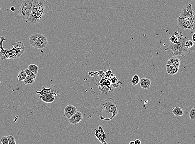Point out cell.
I'll return each instance as SVG.
<instances>
[{
    "label": "cell",
    "instance_id": "obj_1",
    "mask_svg": "<svg viewBox=\"0 0 195 144\" xmlns=\"http://www.w3.org/2000/svg\"><path fill=\"white\" fill-rule=\"evenodd\" d=\"M94 103L92 106V113L95 117H100L101 120L105 121H110L117 116L119 109L117 103L112 97H109L105 101L100 99H95Z\"/></svg>",
    "mask_w": 195,
    "mask_h": 144
},
{
    "label": "cell",
    "instance_id": "obj_2",
    "mask_svg": "<svg viewBox=\"0 0 195 144\" xmlns=\"http://www.w3.org/2000/svg\"><path fill=\"white\" fill-rule=\"evenodd\" d=\"M6 40L3 36L0 37V47L1 51L0 52V58L1 60H4L8 59H17L24 53L25 47L22 41H19L12 44L13 48L12 49L6 50L3 46V41Z\"/></svg>",
    "mask_w": 195,
    "mask_h": 144
},
{
    "label": "cell",
    "instance_id": "obj_3",
    "mask_svg": "<svg viewBox=\"0 0 195 144\" xmlns=\"http://www.w3.org/2000/svg\"><path fill=\"white\" fill-rule=\"evenodd\" d=\"M179 42L176 44L168 42V47L172 51L174 55L183 56L186 54L188 51V49L185 46L187 38L182 35L181 33H179Z\"/></svg>",
    "mask_w": 195,
    "mask_h": 144
},
{
    "label": "cell",
    "instance_id": "obj_4",
    "mask_svg": "<svg viewBox=\"0 0 195 144\" xmlns=\"http://www.w3.org/2000/svg\"><path fill=\"white\" fill-rule=\"evenodd\" d=\"M29 43L31 47L37 49H42L48 45V40L43 34L36 33L32 34L29 39Z\"/></svg>",
    "mask_w": 195,
    "mask_h": 144
},
{
    "label": "cell",
    "instance_id": "obj_5",
    "mask_svg": "<svg viewBox=\"0 0 195 144\" xmlns=\"http://www.w3.org/2000/svg\"><path fill=\"white\" fill-rule=\"evenodd\" d=\"M53 12H42L32 8V12L27 21L32 24L39 23L45 21L47 19H51Z\"/></svg>",
    "mask_w": 195,
    "mask_h": 144
},
{
    "label": "cell",
    "instance_id": "obj_6",
    "mask_svg": "<svg viewBox=\"0 0 195 144\" xmlns=\"http://www.w3.org/2000/svg\"><path fill=\"white\" fill-rule=\"evenodd\" d=\"M32 4L33 0L23 1L19 10V14L22 19L28 21L32 12Z\"/></svg>",
    "mask_w": 195,
    "mask_h": 144
},
{
    "label": "cell",
    "instance_id": "obj_7",
    "mask_svg": "<svg viewBox=\"0 0 195 144\" xmlns=\"http://www.w3.org/2000/svg\"><path fill=\"white\" fill-rule=\"evenodd\" d=\"M32 8L42 12H53L52 4L45 0H33Z\"/></svg>",
    "mask_w": 195,
    "mask_h": 144
},
{
    "label": "cell",
    "instance_id": "obj_8",
    "mask_svg": "<svg viewBox=\"0 0 195 144\" xmlns=\"http://www.w3.org/2000/svg\"><path fill=\"white\" fill-rule=\"evenodd\" d=\"M195 15V12L192 9V5L188 4L183 6L181 10L179 18L181 19H189Z\"/></svg>",
    "mask_w": 195,
    "mask_h": 144
},
{
    "label": "cell",
    "instance_id": "obj_9",
    "mask_svg": "<svg viewBox=\"0 0 195 144\" xmlns=\"http://www.w3.org/2000/svg\"><path fill=\"white\" fill-rule=\"evenodd\" d=\"M43 89L40 91H36V93L40 94V96L47 94H50L54 95L55 96L59 94L60 89L57 86L52 85L49 88H45V86H43Z\"/></svg>",
    "mask_w": 195,
    "mask_h": 144
},
{
    "label": "cell",
    "instance_id": "obj_10",
    "mask_svg": "<svg viewBox=\"0 0 195 144\" xmlns=\"http://www.w3.org/2000/svg\"><path fill=\"white\" fill-rule=\"evenodd\" d=\"M177 25L178 27L181 28L194 31V27L191 19H181L178 17L177 19Z\"/></svg>",
    "mask_w": 195,
    "mask_h": 144
},
{
    "label": "cell",
    "instance_id": "obj_11",
    "mask_svg": "<svg viewBox=\"0 0 195 144\" xmlns=\"http://www.w3.org/2000/svg\"><path fill=\"white\" fill-rule=\"evenodd\" d=\"M96 130L95 136L97 139L101 143L103 144H107V143L105 141V134L104 130L103 127L102 126H99V129H94Z\"/></svg>",
    "mask_w": 195,
    "mask_h": 144
},
{
    "label": "cell",
    "instance_id": "obj_12",
    "mask_svg": "<svg viewBox=\"0 0 195 144\" xmlns=\"http://www.w3.org/2000/svg\"><path fill=\"white\" fill-rule=\"evenodd\" d=\"M77 111L76 107L72 105H67L64 109V116L67 119H70Z\"/></svg>",
    "mask_w": 195,
    "mask_h": 144
},
{
    "label": "cell",
    "instance_id": "obj_13",
    "mask_svg": "<svg viewBox=\"0 0 195 144\" xmlns=\"http://www.w3.org/2000/svg\"><path fill=\"white\" fill-rule=\"evenodd\" d=\"M83 115L81 112L77 111L71 118L69 119V123L72 125H76L82 121Z\"/></svg>",
    "mask_w": 195,
    "mask_h": 144
},
{
    "label": "cell",
    "instance_id": "obj_14",
    "mask_svg": "<svg viewBox=\"0 0 195 144\" xmlns=\"http://www.w3.org/2000/svg\"><path fill=\"white\" fill-rule=\"evenodd\" d=\"M40 98L43 102L47 103H51L55 100V96L50 94H45L40 96Z\"/></svg>",
    "mask_w": 195,
    "mask_h": 144
},
{
    "label": "cell",
    "instance_id": "obj_15",
    "mask_svg": "<svg viewBox=\"0 0 195 144\" xmlns=\"http://www.w3.org/2000/svg\"><path fill=\"white\" fill-rule=\"evenodd\" d=\"M140 86L144 89H149L151 84V81L147 78H142L140 80Z\"/></svg>",
    "mask_w": 195,
    "mask_h": 144
},
{
    "label": "cell",
    "instance_id": "obj_16",
    "mask_svg": "<svg viewBox=\"0 0 195 144\" xmlns=\"http://www.w3.org/2000/svg\"><path fill=\"white\" fill-rule=\"evenodd\" d=\"M166 72L168 74L174 75L178 72L179 67L170 65H166Z\"/></svg>",
    "mask_w": 195,
    "mask_h": 144
},
{
    "label": "cell",
    "instance_id": "obj_17",
    "mask_svg": "<svg viewBox=\"0 0 195 144\" xmlns=\"http://www.w3.org/2000/svg\"><path fill=\"white\" fill-rule=\"evenodd\" d=\"M181 64V60L176 56H172L167 61V65H172L179 67Z\"/></svg>",
    "mask_w": 195,
    "mask_h": 144
},
{
    "label": "cell",
    "instance_id": "obj_18",
    "mask_svg": "<svg viewBox=\"0 0 195 144\" xmlns=\"http://www.w3.org/2000/svg\"><path fill=\"white\" fill-rule=\"evenodd\" d=\"M179 32H176L173 34H172L169 38V42L174 44H176L178 43L179 41Z\"/></svg>",
    "mask_w": 195,
    "mask_h": 144
},
{
    "label": "cell",
    "instance_id": "obj_19",
    "mask_svg": "<svg viewBox=\"0 0 195 144\" xmlns=\"http://www.w3.org/2000/svg\"><path fill=\"white\" fill-rule=\"evenodd\" d=\"M173 114L175 116L177 117L181 116L183 115V110L181 107H176L173 109Z\"/></svg>",
    "mask_w": 195,
    "mask_h": 144
},
{
    "label": "cell",
    "instance_id": "obj_20",
    "mask_svg": "<svg viewBox=\"0 0 195 144\" xmlns=\"http://www.w3.org/2000/svg\"><path fill=\"white\" fill-rule=\"evenodd\" d=\"M27 76V75L25 71L24 70H21V71H19V74H18V80L19 81H23Z\"/></svg>",
    "mask_w": 195,
    "mask_h": 144
},
{
    "label": "cell",
    "instance_id": "obj_21",
    "mask_svg": "<svg viewBox=\"0 0 195 144\" xmlns=\"http://www.w3.org/2000/svg\"><path fill=\"white\" fill-rule=\"evenodd\" d=\"M28 69L32 71V72L37 75L39 71V67L34 64H30L29 65Z\"/></svg>",
    "mask_w": 195,
    "mask_h": 144
},
{
    "label": "cell",
    "instance_id": "obj_22",
    "mask_svg": "<svg viewBox=\"0 0 195 144\" xmlns=\"http://www.w3.org/2000/svg\"><path fill=\"white\" fill-rule=\"evenodd\" d=\"M35 79L32 77L27 76L24 80L23 81L25 85L32 84L35 82Z\"/></svg>",
    "mask_w": 195,
    "mask_h": 144
},
{
    "label": "cell",
    "instance_id": "obj_23",
    "mask_svg": "<svg viewBox=\"0 0 195 144\" xmlns=\"http://www.w3.org/2000/svg\"><path fill=\"white\" fill-rule=\"evenodd\" d=\"M140 78L137 74L134 75L132 79V83L133 86H135L137 85L140 82Z\"/></svg>",
    "mask_w": 195,
    "mask_h": 144
},
{
    "label": "cell",
    "instance_id": "obj_24",
    "mask_svg": "<svg viewBox=\"0 0 195 144\" xmlns=\"http://www.w3.org/2000/svg\"><path fill=\"white\" fill-rule=\"evenodd\" d=\"M193 41H192V40H188L187 39V40H186V42L185 43V46L187 48L190 49L191 50L192 48H193L194 46V43Z\"/></svg>",
    "mask_w": 195,
    "mask_h": 144
},
{
    "label": "cell",
    "instance_id": "obj_25",
    "mask_svg": "<svg viewBox=\"0 0 195 144\" xmlns=\"http://www.w3.org/2000/svg\"><path fill=\"white\" fill-rule=\"evenodd\" d=\"M189 118L192 120H195V107H193L189 111Z\"/></svg>",
    "mask_w": 195,
    "mask_h": 144
},
{
    "label": "cell",
    "instance_id": "obj_26",
    "mask_svg": "<svg viewBox=\"0 0 195 144\" xmlns=\"http://www.w3.org/2000/svg\"><path fill=\"white\" fill-rule=\"evenodd\" d=\"M25 71L26 73L27 76H29L32 77L34 79H35L36 78V77H37V75L35 74L34 73L32 72V71L29 70L28 68L27 69H25Z\"/></svg>",
    "mask_w": 195,
    "mask_h": 144
},
{
    "label": "cell",
    "instance_id": "obj_27",
    "mask_svg": "<svg viewBox=\"0 0 195 144\" xmlns=\"http://www.w3.org/2000/svg\"><path fill=\"white\" fill-rule=\"evenodd\" d=\"M7 138L8 139L9 144H16V141H15V138L12 135H8V136H7Z\"/></svg>",
    "mask_w": 195,
    "mask_h": 144
},
{
    "label": "cell",
    "instance_id": "obj_28",
    "mask_svg": "<svg viewBox=\"0 0 195 144\" xmlns=\"http://www.w3.org/2000/svg\"><path fill=\"white\" fill-rule=\"evenodd\" d=\"M1 141L2 144H9L8 139L7 137L6 136H4L1 138Z\"/></svg>",
    "mask_w": 195,
    "mask_h": 144
},
{
    "label": "cell",
    "instance_id": "obj_29",
    "mask_svg": "<svg viewBox=\"0 0 195 144\" xmlns=\"http://www.w3.org/2000/svg\"><path fill=\"white\" fill-rule=\"evenodd\" d=\"M121 81L120 80V79H119L118 81H117L116 83L112 84V86H113L114 88H117V87H118L120 86V83H121Z\"/></svg>",
    "mask_w": 195,
    "mask_h": 144
},
{
    "label": "cell",
    "instance_id": "obj_30",
    "mask_svg": "<svg viewBox=\"0 0 195 144\" xmlns=\"http://www.w3.org/2000/svg\"><path fill=\"white\" fill-rule=\"evenodd\" d=\"M112 71L109 70H107L106 72V74H105V77L107 78L110 79V77H111V75H112Z\"/></svg>",
    "mask_w": 195,
    "mask_h": 144
},
{
    "label": "cell",
    "instance_id": "obj_31",
    "mask_svg": "<svg viewBox=\"0 0 195 144\" xmlns=\"http://www.w3.org/2000/svg\"><path fill=\"white\" fill-rule=\"evenodd\" d=\"M192 21L193 27H194V30H195V15H194L192 18H190Z\"/></svg>",
    "mask_w": 195,
    "mask_h": 144
},
{
    "label": "cell",
    "instance_id": "obj_32",
    "mask_svg": "<svg viewBox=\"0 0 195 144\" xmlns=\"http://www.w3.org/2000/svg\"><path fill=\"white\" fill-rule=\"evenodd\" d=\"M134 143H135V144H141V142L140 140H139V139H137V140H136L134 141Z\"/></svg>",
    "mask_w": 195,
    "mask_h": 144
},
{
    "label": "cell",
    "instance_id": "obj_33",
    "mask_svg": "<svg viewBox=\"0 0 195 144\" xmlns=\"http://www.w3.org/2000/svg\"><path fill=\"white\" fill-rule=\"evenodd\" d=\"M192 39L193 42H194V43H195V32H194V33L193 34V35H192Z\"/></svg>",
    "mask_w": 195,
    "mask_h": 144
},
{
    "label": "cell",
    "instance_id": "obj_34",
    "mask_svg": "<svg viewBox=\"0 0 195 144\" xmlns=\"http://www.w3.org/2000/svg\"><path fill=\"white\" fill-rule=\"evenodd\" d=\"M10 10H11V11H12V12H14L15 10V8L14 7V6L11 7L10 8Z\"/></svg>",
    "mask_w": 195,
    "mask_h": 144
},
{
    "label": "cell",
    "instance_id": "obj_35",
    "mask_svg": "<svg viewBox=\"0 0 195 144\" xmlns=\"http://www.w3.org/2000/svg\"><path fill=\"white\" fill-rule=\"evenodd\" d=\"M129 144H135V143H134V141H130V142Z\"/></svg>",
    "mask_w": 195,
    "mask_h": 144
},
{
    "label": "cell",
    "instance_id": "obj_36",
    "mask_svg": "<svg viewBox=\"0 0 195 144\" xmlns=\"http://www.w3.org/2000/svg\"><path fill=\"white\" fill-rule=\"evenodd\" d=\"M1 48L0 47V52H1Z\"/></svg>",
    "mask_w": 195,
    "mask_h": 144
}]
</instances>
